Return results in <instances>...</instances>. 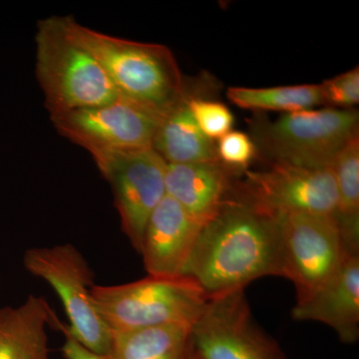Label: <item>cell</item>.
<instances>
[{
	"label": "cell",
	"instance_id": "obj_7",
	"mask_svg": "<svg viewBox=\"0 0 359 359\" xmlns=\"http://www.w3.org/2000/svg\"><path fill=\"white\" fill-rule=\"evenodd\" d=\"M193 359H287L259 327L245 290L212 297L191 327Z\"/></svg>",
	"mask_w": 359,
	"mask_h": 359
},
{
	"label": "cell",
	"instance_id": "obj_8",
	"mask_svg": "<svg viewBox=\"0 0 359 359\" xmlns=\"http://www.w3.org/2000/svg\"><path fill=\"white\" fill-rule=\"evenodd\" d=\"M283 278L294 283L297 301L313 294L341 268L348 252L334 216H280Z\"/></svg>",
	"mask_w": 359,
	"mask_h": 359
},
{
	"label": "cell",
	"instance_id": "obj_10",
	"mask_svg": "<svg viewBox=\"0 0 359 359\" xmlns=\"http://www.w3.org/2000/svg\"><path fill=\"white\" fill-rule=\"evenodd\" d=\"M164 117L120 97L112 103L51 116L50 119L59 134L94 155L152 148Z\"/></svg>",
	"mask_w": 359,
	"mask_h": 359
},
{
	"label": "cell",
	"instance_id": "obj_15",
	"mask_svg": "<svg viewBox=\"0 0 359 359\" xmlns=\"http://www.w3.org/2000/svg\"><path fill=\"white\" fill-rule=\"evenodd\" d=\"M53 311L30 294L18 308L0 309V359H50L46 327Z\"/></svg>",
	"mask_w": 359,
	"mask_h": 359
},
{
	"label": "cell",
	"instance_id": "obj_21",
	"mask_svg": "<svg viewBox=\"0 0 359 359\" xmlns=\"http://www.w3.org/2000/svg\"><path fill=\"white\" fill-rule=\"evenodd\" d=\"M219 164L230 172L247 171L257 154L252 137L241 131H230L219 138L216 145Z\"/></svg>",
	"mask_w": 359,
	"mask_h": 359
},
{
	"label": "cell",
	"instance_id": "obj_20",
	"mask_svg": "<svg viewBox=\"0 0 359 359\" xmlns=\"http://www.w3.org/2000/svg\"><path fill=\"white\" fill-rule=\"evenodd\" d=\"M186 100L196 124L210 140L218 141L231 131L235 119L233 113L224 103L192 98L188 94Z\"/></svg>",
	"mask_w": 359,
	"mask_h": 359
},
{
	"label": "cell",
	"instance_id": "obj_11",
	"mask_svg": "<svg viewBox=\"0 0 359 359\" xmlns=\"http://www.w3.org/2000/svg\"><path fill=\"white\" fill-rule=\"evenodd\" d=\"M238 197L278 217L292 212L334 216L339 203L332 167L311 169L278 163L245 171Z\"/></svg>",
	"mask_w": 359,
	"mask_h": 359
},
{
	"label": "cell",
	"instance_id": "obj_12",
	"mask_svg": "<svg viewBox=\"0 0 359 359\" xmlns=\"http://www.w3.org/2000/svg\"><path fill=\"white\" fill-rule=\"evenodd\" d=\"M202 226L166 195L148 219L140 252L150 276H182Z\"/></svg>",
	"mask_w": 359,
	"mask_h": 359
},
{
	"label": "cell",
	"instance_id": "obj_19",
	"mask_svg": "<svg viewBox=\"0 0 359 359\" xmlns=\"http://www.w3.org/2000/svg\"><path fill=\"white\" fill-rule=\"evenodd\" d=\"M226 96L231 103L243 109L276 111L283 114L313 109L323 104L320 84L269 88L231 87Z\"/></svg>",
	"mask_w": 359,
	"mask_h": 359
},
{
	"label": "cell",
	"instance_id": "obj_9",
	"mask_svg": "<svg viewBox=\"0 0 359 359\" xmlns=\"http://www.w3.org/2000/svg\"><path fill=\"white\" fill-rule=\"evenodd\" d=\"M114 195L122 230L137 252L148 219L166 196L167 163L153 148L92 155Z\"/></svg>",
	"mask_w": 359,
	"mask_h": 359
},
{
	"label": "cell",
	"instance_id": "obj_14",
	"mask_svg": "<svg viewBox=\"0 0 359 359\" xmlns=\"http://www.w3.org/2000/svg\"><path fill=\"white\" fill-rule=\"evenodd\" d=\"M231 173L219 162L167 164L166 195L203 226L228 199Z\"/></svg>",
	"mask_w": 359,
	"mask_h": 359
},
{
	"label": "cell",
	"instance_id": "obj_2",
	"mask_svg": "<svg viewBox=\"0 0 359 359\" xmlns=\"http://www.w3.org/2000/svg\"><path fill=\"white\" fill-rule=\"evenodd\" d=\"M66 29L98 61L120 97L166 116L187 95L176 58L163 44L112 36L65 16Z\"/></svg>",
	"mask_w": 359,
	"mask_h": 359
},
{
	"label": "cell",
	"instance_id": "obj_17",
	"mask_svg": "<svg viewBox=\"0 0 359 359\" xmlns=\"http://www.w3.org/2000/svg\"><path fill=\"white\" fill-rule=\"evenodd\" d=\"M191 327L167 325L113 334L107 359H193Z\"/></svg>",
	"mask_w": 359,
	"mask_h": 359
},
{
	"label": "cell",
	"instance_id": "obj_5",
	"mask_svg": "<svg viewBox=\"0 0 359 359\" xmlns=\"http://www.w3.org/2000/svg\"><path fill=\"white\" fill-rule=\"evenodd\" d=\"M358 127L355 109L302 110L255 123L252 139L271 163L321 169L332 167Z\"/></svg>",
	"mask_w": 359,
	"mask_h": 359
},
{
	"label": "cell",
	"instance_id": "obj_18",
	"mask_svg": "<svg viewBox=\"0 0 359 359\" xmlns=\"http://www.w3.org/2000/svg\"><path fill=\"white\" fill-rule=\"evenodd\" d=\"M337 185L334 218L348 254H359V135L339 151L332 165Z\"/></svg>",
	"mask_w": 359,
	"mask_h": 359
},
{
	"label": "cell",
	"instance_id": "obj_4",
	"mask_svg": "<svg viewBox=\"0 0 359 359\" xmlns=\"http://www.w3.org/2000/svg\"><path fill=\"white\" fill-rule=\"evenodd\" d=\"M91 297L113 334L167 325L192 327L210 299L184 275H148L124 285H94Z\"/></svg>",
	"mask_w": 359,
	"mask_h": 359
},
{
	"label": "cell",
	"instance_id": "obj_22",
	"mask_svg": "<svg viewBox=\"0 0 359 359\" xmlns=\"http://www.w3.org/2000/svg\"><path fill=\"white\" fill-rule=\"evenodd\" d=\"M323 104L335 109H353L359 102V69L346 71L320 84Z\"/></svg>",
	"mask_w": 359,
	"mask_h": 359
},
{
	"label": "cell",
	"instance_id": "obj_23",
	"mask_svg": "<svg viewBox=\"0 0 359 359\" xmlns=\"http://www.w3.org/2000/svg\"><path fill=\"white\" fill-rule=\"evenodd\" d=\"M51 323L57 325L59 330L65 334V341L62 346V353L66 359H107V356L99 355L85 348L70 334L66 325L59 321L54 313L52 316Z\"/></svg>",
	"mask_w": 359,
	"mask_h": 359
},
{
	"label": "cell",
	"instance_id": "obj_6",
	"mask_svg": "<svg viewBox=\"0 0 359 359\" xmlns=\"http://www.w3.org/2000/svg\"><path fill=\"white\" fill-rule=\"evenodd\" d=\"M23 264L55 290L69 320L66 327L70 334L92 353L107 356L113 334L92 302L93 273L76 248L70 244L33 248L26 250Z\"/></svg>",
	"mask_w": 359,
	"mask_h": 359
},
{
	"label": "cell",
	"instance_id": "obj_1",
	"mask_svg": "<svg viewBox=\"0 0 359 359\" xmlns=\"http://www.w3.org/2000/svg\"><path fill=\"white\" fill-rule=\"evenodd\" d=\"M183 275L209 299L266 276L283 278L280 217L242 198H228L201 228Z\"/></svg>",
	"mask_w": 359,
	"mask_h": 359
},
{
	"label": "cell",
	"instance_id": "obj_3",
	"mask_svg": "<svg viewBox=\"0 0 359 359\" xmlns=\"http://www.w3.org/2000/svg\"><path fill=\"white\" fill-rule=\"evenodd\" d=\"M35 43V72L50 117L120 98L98 61L67 32L65 16L39 20Z\"/></svg>",
	"mask_w": 359,
	"mask_h": 359
},
{
	"label": "cell",
	"instance_id": "obj_16",
	"mask_svg": "<svg viewBox=\"0 0 359 359\" xmlns=\"http://www.w3.org/2000/svg\"><path fill=\"white\" fill-rule=\"evenodd\" d=\"M186 97L163 118L152 148L167 164L219 162L216 144L196 124Z\"/></svg>",
	"mask_w": 359,
	"mask_h": 359
},
{
	"label": "cell",
	"instance_id": "obj_13",
	"mask_svg": "<svg viewBox=\"0 0 359 359\" xmlns=\"http://www.w3.org/2000/svg\"><path fill=\"white\" fill-rule=\"evenodd\" d=\"M292 318L316 321L334 330L340 341L359 339V254H349L339 271L313 294L295 302Z\"/></svg>",
	"mask_w": 359,
	"mask_h": 359
}]
</instances>
